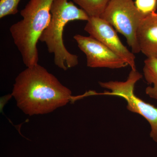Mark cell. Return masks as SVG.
I'll use <instances>...</instances> for the list:
<instances>
[{"label":"cell","mask_w":157,"mask_h":157,"mask_svg":"<svg viewBox=\"0 0 157 157\" xmlns=\"http://www.w3.org/2000/svg\"><path fill=\"white\" fill-rule=\"evenodd\" d=\"M11 96L27 115H42L63 107L72 92L39 64L26 69L15 78Z\"/></svg>","instance_id":"6da1fadb"},{"label":"cell","mask_w":157,"mask_h":157,"mask_svg":"<svg viewBox=\"0 0 157 157\" xmlns=\"http://www.w3.org/2000/svg\"><path fill=\"white\" fill-rule=\"evenodd\" d=\"M74 39L78 48L86 56L89 67L115 69L128 66L124 59L94 37L76 35Z\"/></svg>","instance_id":"8992f818"},{"label":"cell","mask_w":157,"mask_h":157,"mask_svg":"<svg viewBox=\"0 0 157 157\" xmlns=\"http://www.w3.org/2000/svg\"><path fill=\"white\" fill-rule=\"evenodd\" d=\"M20 0H1L0 18L11 14H17V7Z\"/></svg>","instance_id":"8fae6325"},{"label":"cell","mask_w":157,"mask_h":157,"mask_svg":"<svg viewBox=\"0 0 157 157\" xmlns=\"http://www.w3.org/2000/svg\"><path fill=\"white\" fill-rule=\"evenodd\" d=\"M54 0H30L21 11L22 19L10 28L14 44L27 67L38 64L37 45L50 22L51 9Z\"/></svg>","instance_id":"7a4b0ae2"},{"label":"cell","mask_w":157,"mask_h":157,"mask_svg":"<svg viewBox=\"0 0 157 157\" xmlns=\"http://www.w3.org/2000/svg\"><path fill=\"white\" fill-rule=\"evenodd\" d=\"M144 75L147 83L153 84L145 89L150 98L157 100V59L147 58L144 62Z\"/></svg>","instance_id":"9c48e42d"},{"label":"cell","mask_w":157,"mask_h":157,"mask_svg":"<svg viewBox=\"0 0 157 157\" xmlns=\"http://www.w3.org/2000/svg\"><path fill=\"white\" fill-rule=\"evenodd\" d=\"M84 30L124 59L132 70H136L135 55L122 44L113 27L100 17H90Z\"/></svg>","instance_id":"52a82bcc"},{"label":"cell","mask_w":157,"mask_h":157,"mask_svg":"<svg viewBox=\"0 0 157 157\" xmlns=\"http://www.w3.org/2000/svg\"><path fill=\"white\" fill-rule=\"evenodd\" d=\"M142 77L137 70H132L126 81L100 82L99 84L101 87L111 91L103 94L123 98L126 101L129 111L140 114L147 120L151 128L150 137L157 142V108L138 98L134 93L135 84Z\"/></svg>","instance_id":"5b68a950"},{"label":"cell","mask_w":157,"mask_h":157,"mask_svg":"<svg viewBox=\"0 0 157 157\" xmlns=\"http://www.w3.org/2000/svg\"><path fill=\"white\" fill-rule=\"evenodd\" d=\"M110 0H73L90 17H100Z\"/></svg>","instance_id":"30bf717a"},{"label":"cell","mask_w":157,"mask_h":157,"mask_svg":"<svg viewBox=\"0 0 157 157\" xmlns=\"http://www.w3.org/2000/svg\"><path fill=\"white\" fill-rule=\"evenodd\" d=\"M140 52L147 58L157 59V13L147 15L139 26L137 33Z\"/></svg>","instance_id":"ba28073f"},{"label":"cell","mask_w":157,"mask_h":157,"mask_svg":"<svg viewBox=\"0 0 157 157\" xmlns=\"http://www.w3.org/2000/svg\"><path fill=\"white\" fill-rule=\"evenodd\" d=\"M51 19L47 28L42 33L39 41L44 42L49 53L54 56L57 67L67 70L78 64V57L70 53L65 47L63 33L65 26L75 20L87 21V13L68 0H54L51 9Z\"/></svg>","instance_id":"3957f363"},{"label":"cell","mask_w":157,"mask_h":157,"mask_svg":"<svg viewBox=\"0 0 157 157\" xmlns=\"http://www.w3.org/2000/svg\"><path fill=\"white\" fill-rule=\"evenodd\" d=\"M147 15L137 9L133 0H110L100 17L125 37L133 53H138L140 51L137 31Z\"/></svg>","instance_id":"277c9868"},{"label":"cell","mask_w":157,"mask_h":157,"mask_svg":"<svg viewBox=\"0 0 157 157\" xmlns=\"http://www.w3.org/2000/svg\"><path fill=\"white\" fill-rule=\"evenodd\" d=\"M135 3L137 9L145 15L156 12L157 0H135Z\"/></svg>","instance_id":"7c38bea8"}]
</instances>
